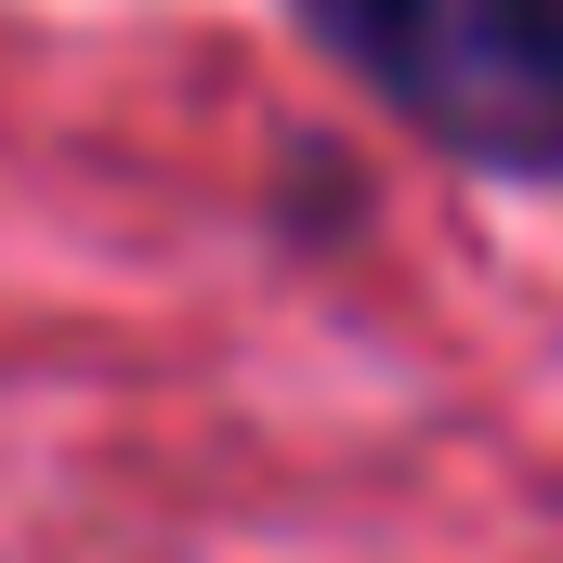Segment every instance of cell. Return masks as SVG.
<instances>
[{
  "label": "cell",
  "instance_id": "obj_1",
  "mask_svg": "<svg viewBox=\"0 0 563 563\" xmlns=\"http://www.w3.org/2000/svg\"><path fill=\"white\" fill-rule=\"evenodd\" d=\"M394 119L472 170L563 184V0H288Z\"/></svg>",
  "mask_w": 563,
  "mask_h": 563
}]
</instances>
